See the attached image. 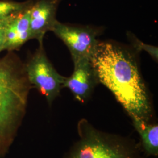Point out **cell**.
<instances>
[{
  "mask_svg": "<svg viewBox=\"0 0 158 158\" xmlns=\"http://www.w3.org/2000/svg\"><path fill=\"white\" fill-rule=\"evenodd\" d=\"M134 53L112 42H99L91 63L98 83L106 86L131 118L147 122L152 108Z\"/></svg>",
  "mask_w": 158,
  "mask_h": 158,
  "instance_id": "1",
  "label": "cell"
},
{
  "mask_svg": "<svg viewBox=\"0 0 158 158\" xmlns=\"http://www.w3.org/2000/svg\"><path fill=\"white\" fill-rule=\"evenodd\" d=\"M31 85L14 55L0 59V155L9 148L25 114Z\"/></svg>",
  "mask_w": 158,
  "mask_h": 158,
  "instance_id": "2",
  "label": "cell"
},
{
  "mask_svg": "<svg viewBox=\"0 0 158 158\" xmlns=\"http://www.w3.org/2000/svg\"><path fill=\"white\" fill-rule=\"evenodd\" d=\"M79 141L68 158H137L135 150L118 137L96 130L87 120L78 125Z\"/></svg>",
  "mask_w": 158,
  "mask_h": 158,
  "instance_id": "3",
  "label": "cell"
},
{
  "mask_svg": "<svg viewBox=\"0 0 158 158\" xmlns=\"http://www.w3.org/2000/svg\"><path fill=\"white\" fill-rule=\"evenodd\" d=\"M25 69L29 81L45 97L51 106L60 94L66 79L59 73L46 56L43 44L25 64Z\"/></svg>",
  "mask_w": 158,
  "mask_h": 158,
  "instance_id": "4",
  "label": "cell"
},
{
  "mask_svg": "<svg viewBox=\"0 0 158 158\" xmlns=\"http://www.w3.org/2000/svg\"><path fill=\"white\" fill-rule=\"evenodd\" d=\"M52 31L68 47L73 61L91 60L100 42L97 39L100 32L99 29L57 21Z\"/></svg>",
  "mask_w": 158,
  "mask_h": 158,
  "instance_id": "5",
  "label": "cell"
},
{
  "mask_svg": "<svg viewBox=\"0 0 158 158\" xmlns=\"http://www.w3.org/2000/svg\"><path fill=\"white\" fill-rule=\"evenodd\" d=\"M73 63V72L66 77L63 87L70 91L76 100L83 103L89 98L98 81L91 60L79 59Z\"/></svg>",
  "mask_w": 158,
  "mask_h": 158,
  "instance_id": "6",
  "label": "cell"
},
{
  "mask_svg": "<svg viewBox=\"0 0 158 158\" xmlns=\"http://www.w3.org/2000/svg\"><path fill=\"white\" fill-rule=\"evenodd\" d=\"M62 0H36L31 10L30 27L33 40L43 44L46 32L52 31L58 21L57 8Z\"/></svg>",
  "mask_w": 158,
  "mask_h": 158,
  "instance_id": "7",
  "label": "cell"
},
{
  "mask_svg": "<svg viewBox=\"0 0 158 158\" xmlns=\"http://www.w3.org/2000/svg\"><path fill=\"white\" fill-rule=\"evenodd\" d=\"M32 6L12 18L6 28L3 51L15 50L27 41L33 40L30 27Z\"/></svg>",
  "mask_w": 158,
  "mask_h": 158,
  "instance_id": "8",
  "label": "cell"
},
{
  "mask_svg": "<svg viewBox=\"0 0 158 158\" xmlns=\"http://www.w3.org/2000/svg\"><path fill=\"white\" fill-rule=\"evenodd\" d=\"M134 128L138 132L142 145L148 155L158 154V125L149 123L136 117L131 118Z\"/></svg>",
  "mask_w": 158,
  "mask_h": 158,
  "instance_id": "9",
  "label": "cell"
},
{
  "mask_svg": "<svg viewBox=\"0 0 158 158\" xmlns=\"http://www.w3.org/2000/svg\"><path fill=\"white\" fill-rule=\"evenodd\" d=\"M35 1L27 0L24 2L11 0L0 1V22L17 16L32 6Z\"/></svg>",
  "mask_w": 158,
  "mask_h": 158,
  "instance_id": "10",
  "label": "cell"
},
{
  "mask_svg": "<svg viewBox=\"0 0 158 158\" xmlns=\"http://www.w3.org/2000/svg\"><path fill=\"white\" fill-rule=\"evenodd\" d=\"M127 38L131 45L136 52H139L141 51H145L151 56L153 59L155 61H158V50L156 46L148 45L143 43L130 32L127 33Z\"/></svg>",
  "mask_w": 158,
  "mask_h": 158,
  "instance_id": "11",
  "label": "cell"
},
{
  "mask_svg": "<svg viewBox=\"0 0 158 158\" xmlns=\"http://www.w3.org/2000/svg\"><path fill=\"white\" fill-rule=\"evenodd\" d=\"M13 18L14 17H12L11 18H10L8 19L5 20L4 21L0 22V52L3 51L6 28L8 23L11 20L12 18Z\"/></svg>",
  "mask_w": 158,
  "mask_h": 158,
  "instance_id": "12",
  "label": "cell"
}]
</instances>
